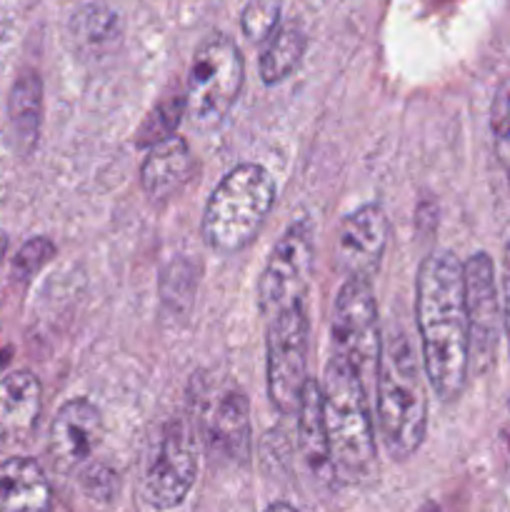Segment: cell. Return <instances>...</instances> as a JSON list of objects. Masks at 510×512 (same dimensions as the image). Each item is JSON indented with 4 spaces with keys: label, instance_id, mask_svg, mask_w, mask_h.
Instances as JSON below:
<instances>
[{
    "label": "cell",
    "instance_id": "19",
    "mask_svg": "<svg viewBox=\"0 0 510 512\" xmlns=\"http://www.w3.org/2000/svg\"><path fill=\"white\" fill-rule=\"evenodd\" d=\"M305 33L300 25L285 23L278 25L260 53V78L265 85H275L288 78L300 65L305 53Z\"/></svg>",
    "mask_w": 510,
    "mask_h": 512
},
{
    "label": "cell",
    "instance_id": "26",
    "mask_svg": "<svg viewBox=\"0 0 510 512\" xmlns=\"http://www.w3.org/2000/svg\"><path fill=\"white\" fill-rule=\"evenodd\" d=\"M503 298H500V305H503V328L505 335H508V343H510V243L505 245V253H503Z\"/></svg>",
    "mask_w": 510,
    "mask_h": 512
},
{
    "label": "cell",
    "instance_id": "5",
    "mask_svg": "<svg viewBox=\"0 0 510 512\" xmlns=\"http://www.w3.org/2000/svg\"><path fill=\"white\" fill-rule=\"evenodd\" d=\"M245 65L228 35H210L195 53L185 85V113L203 128L218 125L243 90Z\"/></svg>",
    "mask_w": 510,
    "mask_h": 512
},
{
    "label": "cell",
    "instance_id": "20",
    "mask_svg": "<svg viewBox=\"0 0 510 512\" xmlns=\"http://www.w3.org/2000/svg\"><path fill=\"white\" fill-rule=\"evenodd\" d=\"M183 115H185V93H175V95H168V98H163L153 110H150L148 118L143 120L140 130L135 133V145L150 150L153 145L173 138Z\"/></svg>",
    "mask_w": 510,
    "mask_h": 512
},
{
    "label": "cell",
    "instance_id": "15",
    "mask_svg": "<svg viewBox=\"0 0 510 512\" xmlns=\"http://www.w3.org/2000/svg\"><path fill=\"white\" fill-rule=\"evenodd\" d=\"M190 178H193V155H190L188 143L178 135L153 145L140 168L145 195L155 203L178 195L190 183Z\"/></svg>",
    "mask_w": 510,
    "mask_h": 512
},
{
    "label": "cell",
    "instance_id": "28",
    "mask_svg": "<svg viewBox=\"0 0 510 512\" xmlns=\"http://www.w3.org/2000/svg\"><path fill=\"white\" fill-rule=\"evenodd\" d=\"M5 248H8V240H5V235L0 233V260H3V255H5Z\"/></svg>",
    "mask_w": 510,
    "mask_h": 512
},
{
    "label": "cell",
    "instance_id": "7",
    "mask_svg": "<svg viewBox=\"0 0 510 512\" xmlns=\"http://www.w3.org/2000/svg\"><path fill=\"white\" fill-rule=\"evenodd\" d=\"M333 345L335 353L353 365L360 380L375 375L383 338L370 280L345 278L340 285L333 305Z\"/></svg>",
    "mask_w": 510,
    "mask_h": 512
},
{
    "label": "cell",
    "instance_id": "22",
    "mask_svg": "<svg viewBox=\"0 0 510 512\" xmlns=\"http://www.w3.org/2000/svg\"><path fill=\"white\" fill-rule=\"evenodd\" d=\"M490 128H493L495 155L505 170L510 188V80L498 88L493 98V110H490Z\"/></svg>",
    "mask_w": 510,
    "mask_h": 512
},
{
    "label": "cell",
    "instance_id": "4",
    "mask_svg": "<svg viewBox=\"0 0 510 512\" xmlns=\"http://www.w3.org/2000/svg\"><path fill=\"white\" fill-rule=\"evenodd\" d=\"M275 203V183L263 165L243 163L230 170L210 195L203 235L218 253H238L258 235Z\"/></svg>",
    "mask_w": 510,
    "mask_h": 512
},
{
    "label": "cell",
    "instance_id": "17",
    "mask_svg": "<svg viewBox=\"0 0 510 512\" xmlns=\"http://www.w3.org/2000/svg\"><path fill=\"white\" fill-rule=\"evenodd\" d=\"M295 415H298V445L305 458V465H308L315 478L333 483L328 433H325L323 388H320L318 380L308 378L303 393H300V403Z\"/></svg>",
    "mask_w": 510,
    "mask_h": 512
},
{
    "label": "cell",
    "instance_id": "3",
    "mask_svg": "<svg viewBox=\"0 0 510 512\" xmlns=\"http://www.w3.org/2000/svg\"><path fill=\"white\" fill-rule=\"evenodd\" d=\"M320 388L333 483H370L378 473V450L363 380L348 360L333 353Z\"/></svg>",
    "mask_w": 510,
    "mask_h": 512
},
{
    "label": "cell",
    "instance_id": "21",
    "mask_svg": "<svg viewBox=\"0 0 510 512\" xmlns=\"http://www.w3.org/2000/svg\"><path fill=\"white\" fill-rule=\"evenodd\" d=\"M73 30L85 48L100 50L105 45H113L118 38V15L103 5H88L73 20Z\"/></svg>",
    "mask_w": 510,
    "mask_h": 512
},
{
    "label": "cell",
    "instance_id": "11",
    "mask_svg": "<svg viewBox=\"0 0 510 512\" xmlns=\"http://www.w3.org/2000/svg\"><path fill=\"white\" fill-rule=\"evenodd\" d=\"M388 215L375 203H365L348 213L338 230V253L340 265L348 278L370 280L380 268L385 245H388Z\"/></svg>",
    "mask_w": 510,
    "mask_h": 512
},
{
    "label": "cell",
    "instance_id": "27",
    "mask_svg": "<svg viewBox=\"0 0 510 512\" xmlns=\"http://www.w3.org/2000/svg\"><path fill=\"white\" fill-rule=\"evenodd\" d=\"M265 512H298V510H295L293 505H288V503H273Z\"/></svg>",
    "mask_w": 510,
    "mask_h": 512
},
{
    "label": "cell",
    "instance_id": "1",
    "mask_svg": "<svg viewBox=\"0 0 510 512\" xmlns=\"http://www.w3.org/2000/svg\"><path fill=\"white\" fill-rule=\"evenodd\" d=\"M415 320L423 345L425 378L443 403H453L468 383L470 330L463 263L450 250L430 253L420 263L415 278Z\"/></svg>",
    "mask_w": 510,
    "mask_h": 512
},
{
    "label": "cell",
    "instance_id": "18",
    "mask_svg": "<svg viewBox=\"0 0 510 512\" xmlns=\"http://www.w3.org/2000/svg\"><path fill=\"white\" fill-rule=\"evenodd\" d=\"M10 125L15 130V138L23 145V150H33L38 143L40 133V118H43V83H40L38 73L25 70L18 80L13 83L8 100Z\"/></svg>",
    "mask_w": 510,
    "mask_h": 512
},
{
    "label": "cell",
    "instance_id": "13",
    "mask_svg": "<svg viewBox=\"0 0 510 512\" xmlns=\"http://www.w3.org/2000/svg\"><path fill=\"white\" fill-rule=\"evenodd\" d=\"M103 438L100 410L88 398H73L58 410L50 428V455L60 470L70 473L93 458Z\"/></svg>",
    "mask_w": 510,
    "mask_h": 512
},
{
    "label": "cell",
    "instance_id": "8",
    "mask_svg": "<svg viewBox=\"0 0 510 512\" xmlns=\"http://www.w3.org/2000/svg\"><path fill=\"white\" fill-rule=\"evenodd\" d=\"M313 233L308 223L290 225L270 253L268 265L258 283V300L265 320L288 310L293 305H305L310 275H313Z\"/></svg>",
    "mask_w": 510,
    "mask_h": 512
},
{
    "label": "cell",
    "instance_id": "10",
    "mask_svg": "<svg viewBox=\"0 0 510 512\" xmlns=\"http://www.w3.org/2000/svg\"><path fill=\"white\" fill-rule=\"evenodd\" d=\"M463 283L470 330V363L483 370L493 363L500 328H503V305H500L495 268L488 253H475L463 265Z\"/></svg>",
    "mask_w": 510,
    "mask_h": 512
},
{
    "label": "cell",
    "instance_id": "6",
    "mask_svg": "<svg viewBox=\"0 0 510 512\" xmlns=\"http://www.w3.org/2000/svg\"><path fill=\"white\" fill-rule=\"evenodd\" d=\"M310 325L305 305L280 310L268 320V395L283 415L298 410L308 383Z\"/></svg>",
    "mask_w": 510,
    "mask_h": 512
},
{
    "label": "cell",
    "instance_id": "23",
    "mask_svg": "<svg viewBox=\"0 0 510 512\" xmlns=\"http://www.w3.org/2000/svg\"><path fill=\"white\" fill-rule=\"evenodd\" d=\"M280 25V0H250L243 10V33L253 43H263Z\"/></svg>",
    "mask_w": 510,
    "mask_h": 512
},
{
    "label": "cell",
    "instance_id": "9",
    "mask_svg": "<svg viewBox=\"0 0 510 512\" xmlns=\"http://www.w3.org/2000/svg\"><path fill=\"white\" fill-rule=\"evenodd\" d=\"M198 478V450L185 423H173L165 430L160 448L143 480L145 503L155 510H173L188 498Z\"/></svg>",
    "mask_w": 510,
    "mask_h": 512
},
{
    "label": "cell",
    "instance_id": "2",
    "mask_svg": "<svg viewBox=\"0 0 510 512\" xmlns=\"http://www.w3.org/2000/svg\"><path fill=\"white\" fill-rule=\"evenodd\" d=\"M423 358L400 328H390L375 368V410L385 450L393 460H408L428 433V393Z\"/></svg>",
    "mask_w": 510,
    "mask_h": 512
},
{
    "label": "cell",
    "instance_id": "24",
    "mask_svg": "<svg viewBox=\"0 0 510 512\" xmlns=\"http://www.w3.org/2000/svg\"><path fill=\"white\" fill-rule=\"evenodd\" d=\"M55 255V245L48 238H33L18 250L13 260V275L18 280H30L50 258Z\"/></svg>",
    "mask_w": 510,
    "mask_h": 512
},
{
    "label": "cell",
    "instance_id": "25",
    "mask_svg": "<svg viewBox=\"0 0 510 512\" xmlns=\"http://www.w3.org/2000/svg\"><path fill=\"white\" fill-rule=\"evenodd\" d=\"M83 485H85V493H88L90 498L105 500L113 495L115 475L110 473V470H103V468H90L88 473H85Z\"/></svg>",
    "mask_w": 510,
    "mask_h": 512
},
{
    "label": "cell",
    "instance_id": "16",
    "mask_svg": "<svg viewBox=\"0 0 510 512\" xmlns=\"http://www.w3.org/2000/svg\"><path fill=\"white\" fill-rule=\"evenodd\" d=\"M53 493L33 458H10L0 465V512H50Z\"/></svg>",
    "mask_w": 510,
    "mask_h": 512
},
{
    "label": "cell",
    "instance_id": "12",
    "mask_svg": "<svg viewBox=\"0 0 510 512\" xmlns=\"http://www.w3.org/2000/svg\"><path fill=\"white\" fill-rule=\"evenodd\" d=\"M205 440L223 458L245 463L250 458V405L235 385L215 390L198 405Z\"/></svg>",
    "mask_w": 510,
    "mask_h": 512
},
{
    "label": "cell",
    "instance_id": "14",
    "mask_svg": "<svg viewBox=\"0 0 510 512\" xmlns=\"http://www.w3.org/2000/svg\"><path fill=\"white\" fill-rule=\"evenodd\" d=\"M43 405L40 380L28 370L0 378V445L23 443L35 430Z\"/></svg>",
    "mask_w": 510,
    "mask_h": 512
}]
</instances>
